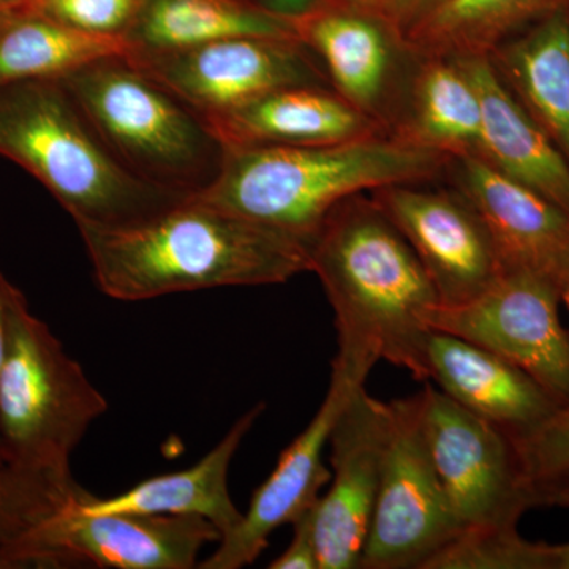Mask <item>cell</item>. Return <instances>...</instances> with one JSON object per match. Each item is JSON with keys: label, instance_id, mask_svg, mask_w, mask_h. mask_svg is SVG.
<instances>
[{"label": "cell", "instance_id": "1", "mask_svg": "<svg viewBox=\"0 0 569 569\" xmlns=\"http://www.w3.org/2000/svg\"><path fill=\"white\" fill-rule=\"evenodd\" d=\"M103 295L126 302L310 272L309 246L197 198L127 224H77Z\"/></svg>", "mask_w": 569, "mask_h": 569}, {"label": "cell", "instance_id": "2", "mask_svg": "<svg viewBox=\"0 0 569 569\" xmlns=\"http://www.w3.org/2000/svg\"><path fill=\"white\" fill-rule=\"evenodd\" d=\"M309 257L335 310L336 358L369 373L383 359L425 380L427 317L440 299L372 197L358 193L336 206L309 242Z\"/></svg>", "mask_w": 569, "mask_h": 569}, {"label": "cell", "instance_id": "3", "mask_svg": "<svg viewBox=\"0 0 569 569\" xmlns=\"http://www.w3.org/2000/svg\"><path fill=\"white\" fill-rule=\"evenodd\" d=\"M452 159L391 133L326 146L224 148L222 167L197 200L312 241L329 212L358 193L432 182Z\"/></svg>", "mask_w": 569, "mask_h": 569}, {"label": "cell", "instance_id": "4", "mask_svg": "<svg viewBox=\"0 0 569 569\" xmlns=\"http://www.w3.org/2000/svg\"><path fill=\"white\" fill-rule=\"evenodd\" d=\"M0 156L39 179L77 224L133 223L182 201L130 173L59 80L0 88Z\"/></svg>", "mask_w": 569, "mask_h": 569}, {"label": "cell", "instance_id": "5", "mask_svg": "<svg viewBox=\"0 0 569 569\" xmlns=\"http://www.w3.org/2000/svg\"><path fill=\"white\" fill-rule=\"evenodd\" d=\"M59 81L112 156L153 189L186 200L219 174L224 148L208 121L127 56Z\"/></svg>", "mask_w": 569, "mask_h": 569}, {"label": "cell", "instance_id": "6", "mask_svg": "<svg viewBox=\"0 0 569 569\" xmlns=\"http://www.w3.org/2000/svg\"><path fill=\"white\" fill-rule=\"evenodd\" d=\"M107 410L102 392L67 353L50 326L33 316L17 288L0 372L3 462L71 477V455Z\"/></svg>", "mask_w": 569, "mask_h": 569}, {"label": "cell", "instance_id": "7", "mask_svg": "<svg viewBox=\"0 0 569 569\" xmlns=\"http://www.w3.org/2000/svg\"><path fill=\"white\" fill-rule=\"evenodd\" d=\"M383 458L361 568L422 569L458 533L422 426L421 391L385 402Z\"/></svg>", "mask_w": 569, "mask_h": 569}, {"label": "cell", "instance_id": "8", "mask_svg": "<svg viewBox=\"0 0 569 569\" xmlns=\"http://www.w3.org/2000/svg\"><path fill=\"white\" fill-rule=\"evenodd\" d=\"M78 496L14 546L10 569H192L222 539L198 516L86 515L74 507Z\"/></svg>", "mask_w": 569, "mask_h": 569}, {"label": "cell", "instance_id": "9", "mask_svg": "<svg viewBox=\"0 0 569 569\" xmlns=\"http://www.w3.org/2000/svg\"><path fill=\"white\" fill-rule=\"evenodd\" d=\"M421 403L427 445L458 531L518 527L533 503L511 437L430 385Z\"/></svg>", "mask_w": 569, "mask_h": 569}, {"label": "cell", "instance_id": "10", "mask_svg": "<svg viewBox=\"0 0 569 569\" xmlns=\"http://www.w3.org/2000/svg\"><path fill=\"white\" fill-rule=\"evenodd\" d=\"M560 291L503 269L471 301L436 306L427 326L492 351L541 385L559 406L569 402V331L560 320Z\"/></svg>", "mask_w": 569, "mask_h": 569}, {"label": "cell", "instance_id": "11", "mask_svg": "<svg viewBox=\"0 0 569 569\" xmlns=\"http://www.w3.org/2000/svg\"><path fill=\"white\" fill-rule=\"evenodd\" d=\"M291 21L329 86L391 133L418 63L395 22L347 0H320Z\"/></svg>", "mask_w": 569, "mask_h": 569}, {"label": "cell", "instance_id": "12", "mask_svg": "<svg viewBox=\"0 0 569 569\" xmlns=\"http://www.w3.org/2000/svg\"><path fill=\"white\" fill-rule=\"evenodd\" d=\"M127 58L203 118L287 86L329 82L316 56L296 39L231 37Z\"/></svg>", "mask_w": 569, "mask_h": 569}, {"label": "cell", "instance_id": "13", "mask_svg": "<svg viewBox=\"0 0 569 569\" xmlns=\"http://www.w3.org/2000/svg\"><path fill=\"white\" fill-rule=\"evenodd\" d=\"M426 183H397L369 194L417 253L440 306L463 305L503 269L488 228L467 198L455 187L430 189Z\"/></svg>", "mask_w": 569, "mask_h": 569}, {"label": "cell", "instance_id": "14", "mask_svg": "<svg viewBox=\"0 0 569 569\" xmlns=\"http://www.w3.org/2000/svg\"><path fill=\"white\" fill-rule=\"evenodd\" d=\"M369 373L332 361L331 381L321 407L309 426L283 449L271 477L254 490L241 522L224 535L200 569H241L253 565L268 548L269 538L280 527L293 523L316 507L321 489L331 479L323 451L337 417L356 389L365 387Z\"/></svg>", "mask_w": 569, "mask_h": 569}, {"label": "cell", "instance_id": "15", "mask_svg": "<svg viewBox=\"0 0 569 569\" xmlns=\"http://www.w3.org/2000/svg\"><path fill=\"white\" fill-rule=\"evenodd\" d=\"M385 429V400L366 387L356 389L329 436V490L313 509L320 569L361 568L380 485Z\"/></svg>", "mask_w": 569, "mask_h": 569}, {"label": "cell", "instance_id": "16", "mask_svg": "<svg viewBox=\"0 0 569 569\" xmlns=\"http://www.w3.org/2000/svg\"><path fill=\"white\" fill-rule=\"evenodd\" d=\"M447 174L488 228L501 269L537 276L561 296L569 284V213L481 157L452 160Z\"/></svg>", "mask_w": 569, "mask_h": 569}, {"label": "cell", "instance_id": "17", "mask_svg": "<svg viewBox=\"0 0 569 569\" xmlns=\"http://www.w3.org/2000/svg\"><path fill=\"white\" fill-rule=\"evenodd\" d=\"M425 380L470 413L519 437L559 408L541 385L503 358L462 337L430 329Z\"/></svg>", "mask_w": 569, "mask_h": 569}, {"label": "cell", "instance_id": "18", "mask_svg": "<svg viewBox=\"0 0 569 569\" xmlns=\"http://www.w3.org/2000/svg\"><path fill=\"white\" fill-rule=\"evenodd\" d=\"M204 119L223 148L339 144L389 133L329 86H287Z\"/></svg>", "mask_w": 569, "mask_h": 569}, {"label": "cell", "instance_id": "19", "mask_svg": "<svg viewBox=\"0 0 569 569\" xmlns=\"http://www.w3.org/2000/svg\"><path fill=\"white\" fill-rule=\"evenodd\" d=\"M264 408L263 402L250 408L194 466L146 479L114 497H93L82 489L74 507L86 515L198 516L209 520L223 538L242 519L228 488L231 462Z\"/></svg>", "mask_w": 569, "mask_h": 569}, {"label": "cell", "instance_id": "20", "mask_svg": "<svg viewBox=\"0 0 569 569\" xmlns=\"http://www.w3.org/2000/svg\"><path fill=\"white\" fill-rule=\"evenodd\" d=\"M482 107L481 159L569 213V164L512 99L488 56L458 59Z\"/></svg>", "mask_w": 569, "mask_h": 569}, {"label": "cell", "instance_id": "21", "mask_svg": "<svg viewBox=\"0 0 569 569\" xmlns=\"http://www.w3.org/2000/svg\"><path fill=\"white\" fill-rule=\"evenodd\" d=\"M493 70L535 126L569 164V18L530 26L488 56Z\"/></svg>", "mask_w": 569, "mask_h": 569}, {"label": "cell", "instance_id": "22", "mask_svg": "<svg viewBox=\"0 0 569 569\" xmlns=\"http://www.w3.org/2000/svg\"><path fill=\"white\" fill-rule=\"evenodd\" d=\"M391 134L452 160L481 157V99L458 59H418Z\"/></svg>", "mask_w": 569, "mask_h": 569}, {"label": "cell", "instance_id": "23", "mask_svg": "<svg viewBox=\"0 0 569 569\" xmlns=\"http://www.w3.org/2000/svg\"><path fill=\"white\" fill-rule=\"evenodd\" d=\"M569 0H437L403 32L415 58H481Z\"/></svg>", "mask_w": 569, "mask_h": 569}, {"label": "cell", "instance_id": "24", "mask_svg": "<svg viewBox=\"0 0 569 569\" xmlns=\"http://www.w3.org/2000/svg\"><path fill=\"white\" fill-rule=\"evenodd\" d=\"M231 37L299 40L290 18L253 0H142L137 20L123 39L130 54H146Z\"/></svg>", "mask_w": 569, "mask_h": 569}, {"label": "cell", "instance_id": "25", "mask_svg": "<svg viewBox=\"0 0 569 569\" xmlns=\"http://www.w3.org/2000/svg\"><path fill=\"white\" fill-rule=\"evenodd\" d=\"M123 37L71 29L40 11L10 10L0 26V88L32 80H62L111 56H129Z\"/></svg>", "mask_w": 569, "mask_h": 569}, {"label": "cell", "instance_id": "26", "mask_svg": "<svg viewBox=\"0 0 569 569\" xmlns=\"http://www.w3.org/2000/svg\"><path fill=\"white\" fill-rule=\"evenodd\" d=\"M81 486L71 477L0 466V569H9L14 546L70 503Z\"/></svg>", "mask_w": 569, "mask_h": 569}, {"label": "cell", "instance_id": "27", "mask_svg": "<svg viewBox=\"0 0 569 569\" xmlns=\"http://www.w3.org/2000/svg\"><path fill=\"white\" fill-rule=\"evenodd\" d=\"M422 569H552V545L512 529L459 530Z\"/></svg>", "mask_w": 569, "mask_h": 569}, {"label": "cell", "instance_id": "28", "mask_svg": "<svg viewBox=\"0 0 569 569\" xmlns=\"http://www.w3.org/2000/svg\"><path fill=\"white\" fill-rule=\"evenodd\" d=\"M511 440L531 503L537 508L535 503L542 490L569 478V402L535 429Z\"/></svg>", "mask_w": 569, "mask_h": 569}, {"label": "cell", "instance_id": "29", "mask_svg": "<svg viewBox=\"0 0 569 569\" xmlns=\"http://www.w3.org/2000/svg\"><path fill=\"white\" fill-rule=\"evenodd\" d=\"M142 0H33L31 9L77 31L126 37Z\"/></svg>", "mask_w": 569, "mask_h": 569}, {"label": "cell", "instance_id": "30", "mask_svg": "<svg viewBox=\"0 0 569 569\" xmlns=\"http://www.w3.org/2000/svg\"><path fill=\"white\" fill-rule=\"evenodd\" d=\"M313 507L293 523V539L282 556L271 561V569H320L316 529H313Z\"/></svg>", "mask_w": 569, "mask_h": 569}, {"label": "cell", "instance_id": "31", "mask_svg": "<svg viewBox=\"0 0 569 569\" xmlns=\"http://www.w3.org/2000/svg\"><path fill=\"white\" fill-rule=\"evenodd\" d=\"M437 0H388V17L400 31L406 32L408 26L421 17Z\"/></svg>", "mask_w": 569, "mask_h": 569}, {"label": "cell", "instance_id": "32", "mask_svg": "<svg viewBox=\"0 0 569 569\" xmlns=\"http://www.w3.org/2000/svg\"><path fill=\"white\" fill-rule=\"evenodd\" d=\"M17 287L0 272V372L6 362L7 346H9V310L11 298ZM2 452H0V466H3Z\"/></svg>", "mask_w": 569, "mask_h": 569}, {"label": "cell", "instance_id": "33", "mask_svg": "<svg viewBox=\"0 0 569 569\" xmlns=\"http://www.w3.org/2000/svg\"><path fill=\"white\" fill-rule=\"evenodd\" d=\"M253 2L291 20L316 7L320 0H253Z\"/></svg>", "mask_w": 569, "mask_h": 569}, {"label": "cell", "instance_id": "34", "mask_svg": "<svg viewBox=\"0 0 569 569\" xmlns=\"http://www.w3.org/2000/svg\"><path fill=\"white\" fill-rule=\"evenodd\" d=\"M535 507L569 508V478L542 490L537 497Z\"/></svg>", "mask_w": 569, "mask_h": 569}, {"label": "cell", "instance_id": "35", "mask_svg": "<svg viewBox=\"0 0 569 569\" xmlns=\"http://www.w3.org/2000/svg\"><path fill=\"white\" fill-rule=\"evenodd\" d=\"M552 569H569V542L552 545Z\"/></svg>", "mask_w": 569, "mask_h": 569}, {"label": "cell", "instance_id": "36", "mask_svg": "<svg viewBox=\"0 0 569 569\" xmlns=\"http://www.w3.org/2000/svg\"><path fill=\"white\" fill-rule=\"evenodd\" d=\"M347 2L355 3V6L365 7V9L378 11V13L388 17V0H347Z\"/></svg>", "mask_w": 569, "mask_h": 569}, {"label": "cell", "instance_id": "37", "mask_svg": "<svg viewBox=\"0 0 569 569\" xmlns=\"http://www.w3.org/2000/svg\"><path fill=\"white\" fill-rule=\"evenodd\" d=\"M32 3L33 0H0V10L26 9Z\"/></svg>", "mask_w": 569, "mask_h": 569}, {"label": "cell", "instance_id": "38", "mask_svg": "<svg viewBox=\"0 0 569 569\" xmlns=\"http://www.w3.org/2000/svg\"><path fill=\"white\" fill-rule=\"evenodd\" d=\"M561 302H563L565 307L569 310V284L567 288H565L563 291H561L560 296Z\"/></svg>", "mask_w": 569, "mask_h": 569}, {"label": "cell", "instance_id": "39", "mask_svg": "<svg viewBox=\"0 0 569 569\" xmlns=\"http://www.w3.org/2000/svg\"><path fill=\"white\" fill-rule=\"evenodd\" d=\"M10 10H0V26H2V22L6 21L7 14H9Z\"/></svg>", "mask_w": 569, "mask_h": 569}, {"label": "cell", "instance_id": "40", "mask_svg": "<svg viewBox=\"0 0 569 569\" xmlns=\"http://www.w3.org/2000/svg\"><path fill=\"white\" fill-rule=\"evenodd\" d=\"M567 13H568V18H569V9H568Z\"/></svg>", "mask_w": 569, "mask_h": 569}]
</instances>
